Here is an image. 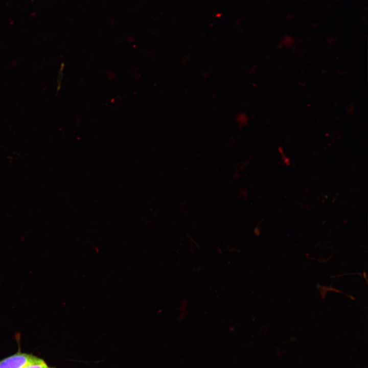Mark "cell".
<instances>
[{"label":"cell","mask_w":368,"mask_h":368,"mask_svg":"<svg viewBox=\"0 0 368 368\" xmlns=\"http://www.w3.org/2000/svg\"><path fill=\"white\" fill-rule=\"evenodd\" d=\"M37 357L18 352L0 361V368H24Z\"/></svg>","instance_id":"6da1fadb"},{"label":"cell","mask_w":368,"mask_h":368,"mask_svg":"<svg viewBox=\"0 0 368 368\" xmlns=\"http://www.w3.org/2000/svg\"><path fill=\"white\" fill-rule=\"evenodd\" d=\"M24 368H54L49 366L45 361L37 357L34 360L25 366Z\"/></svg>","instance_id":"7a4b0ae2"},{"label":"cell","mask_w":368,"mask_h":368,"mask_svg":"<svg viewBox=\"0 0 368 368\" xmlns=\"http://www.w3.org/2000/svg\"><path fill=\"white\" fill-rule=\"evenodd\" d=\"M284 159H285L284 161H285V163L287 164V165H289V162H290L289 159L288 158L285 157H284Z\"/></svg>","instance_id":"3957f363"}]
</instances>
